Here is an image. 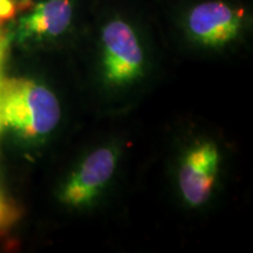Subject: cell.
<instances>
[{"mask_svg":"<svg viewBox=\"0 0 253 253\" xmlns=\"http://www.w3.org/2000/svg\"><path fill=\"white\" fill-rule=\"evenodd\" d=\"M189 39L207 48H221L236 41L245 27V12L225 0H203L186 12Z\"/></svg>","mask_w":253,"mask_h":253,"instance_id":"cell-2","label":"cell"},{"mask_svg":"<svg viewBox=\"0 0 253 253\" xmlns=\"http://www.w3.org/2000/svg\"><path fill=\"white\" fill-rule=\"evenodd\" d=\"M116 162L118 153L113 148L93 151L63 185L60 201L71 208L88 207L108 184Z\"/></svg>","mask_w":253,"mask_h":253,"instance_id":"cell-4","label":"cell"},{"mask_svg":"<svg viewBox=\"0 0 253 253\" xmlns=\"http://www.w3.org/2000/svg\"><path fill=\"white\" fill-rule=\"evenodd\" d=\"M2 126V121H1V112H0V128Z\"/></svg>","mask_w":253,"mask_h":253,"instance_id":"cell-11","label":"cell"},{"mask_svg":"<svg viewBox=\"0 0 253 253\" xmlns=\"http://www.w3.org/2000/svg\"><path fill=\"white\" fill-rule=\"evenodd\" d=\"M8 43H9V37L6 32L0 28V72H1V67H2V63H4L5 60V55L7 53L8 49ZM2 80L1 77H0V87H1Z\"/></svg>","mask_w":253,"mask_h":253,"instance_id":"cell-9","label":"cell"},{"mask_svg":"<svg viewBox=\"0 0 253 253\" xmlns=\"http://www.w3.org/2000/svg\"><path fill=\"white\" fill-rule=\"evenodd\" d=\"M18 12H24L30 9L34 4V0H11Z\"/></svg>","mask_w":253,"mask_h":253,"instance_id":"cell-10","label":"cell"},{"mask_svg":"<svg viewBox=\"0 0 253 253\" xmlns=\"http://www.w3.org/2000/svg\"><path fill=\"white\" fill-rule=\"evenodd\" d=\"M100 43L106 80L126 84L143 74L144 53L137 32L122 18H113L101 28Z\"/></svg>","mask_w":253,"mask_h":253,"instance_id":"cell-3","label":"cell"},{"mask_svg":"<svg viewBox=\"0 0 253 253\" xmlns=\"http://www.w3.org/2000/svg\"><path fill=\"white\" fill-rule=\"evenodd\" d=\"M17 8L11 0H0V28L15 17Z\"/></svg>","mask_w":253,"mask_h":253,"instance_id":"cell-8","label":"cell"},{"mask_svg":"<svg viewBox=\"0 0 253 253\" xmlns=\"http://www.w3.org/2000/svg\"><path fill=\"white\" fill-rule=\"evenodd\" d=\"M18 210L0 191V235L17 220Z\"/></svg>","mask_w":253,"mask_h":253,"instance_id":"cell-7","label":"cell"},{"mask_svg":"<svg viewBox=\"0 0 253 253\" xmlns=\"http://www.w3.org/2000/svg\"><path fill=\"white\" fill-rule=\"evenodd\" d=\"M19 18L14 38L19 43L56 40L71 30L74 19L73 0H39Z\"/></svg>","mask_w":253,"mask_h":253,"instance_id":"cell-5","label":"cell"},{"mask_svg":"<svg viewBox=\"0 0 253 253\" xmlns=\"http://www.w3.org/2000/svg\"><path fill=\"white\" fill-rule=\"evenodd\" d=\"M2 126L28 142H41L58 126L61 110L48 88L28 79L2 81L0 87Z\"/></svg>","mask_w":253,"mask_h":253,"instance_id":"cell-1","label":"cell"},{"mask_svg":"<svg viewBox=\"0 0 253 253\" xmlns=\"http://www.w3.org/2000/svg\"><path fill=\"white\" fill-rule=\"evenodd\" d=\"M219 166L216 145L203 142L188 151L179 169L178 183L186 203L191 207L204 204L212 192Z\"/></svg>","mask_w":253,"mask_h":253,"instance_id":"cell-6","label":"cell"}]
</instances>
